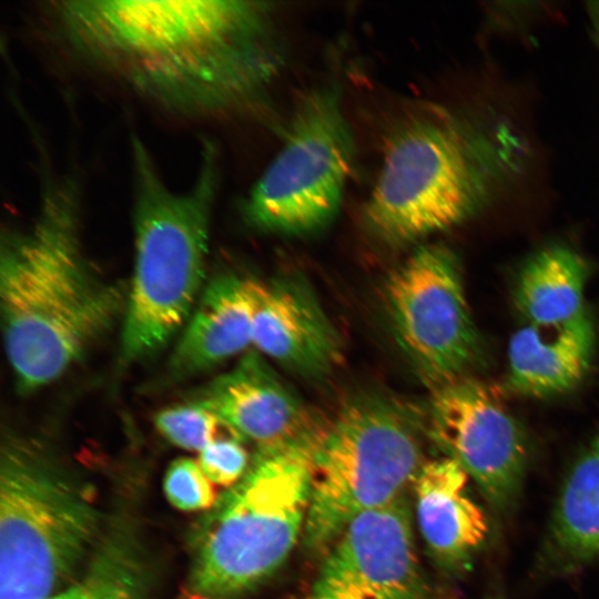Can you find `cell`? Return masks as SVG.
Listing matches in <instances>:
<instances>
[{
	"instance_id": "1",
	"label": "cell",
	"mask_w": 599,
	"mask_h": 599,
	"mask_svg": "<svg viewBox=\"0 0 599 599\" xmlns=\"http://www.w3.org/2000/svg\"><path fill=\"white\" fill-rule=\"evenodd\" d=\"M47 12L79 58L177 116L253 113L285 62L270 2L59 0Z\"/></svg>"
},
{
	"instance_id": "2",
	"label": "cell",
	"mask_w": 599,
	"mask_h": 599,
	"mask_svg": "<svg viewBox=\"0 0 599 599\" xmlns=\"http://www.w3.org/2000/svg\"><path fill=\"white\" fill-rule=\"evenodd\" d=\"M41 169L37 209L0 240L3 345L19 392H35L79 362L125 311L128 293L91 265L78 179Z\"/></svg>"
},
{
	"instance_id": "3",
	"label": "cell",
	"mask_w": 599,
	"mask_h": 599,
	"mask_svg": "<svg viewBox=\"0 0 599 599\" xmlns=\"http://www.w3.org/2000/svg\"><path fill=\"white\" fill-rule=\"evenodd\" d=\"M129 145L134 270L121 355L135 362L158 353L186 324L204 288L220 152L203 139L192 184L175 191L140 135L132 133Z\"/></svg>"
},
{
	"instance_id": "4",
	"label": "cell",
	"mask_w": 599,
	"mask_h": 599,
	"mask_svg": "<svg viewBox=\"0 0 599 599\" xmlns=\"http://www.w3.org/2000/svg\"><path fill=\"white\" fill-rule=\"evenodd\" d=\"M112 516L94 485L35 438L0 449V599H44L72 581Z\"/></svg>"
},
{
	"instance_id": "5",
	"label": "cell",
	"mask_w": 599,
	"mask_h": 599,
	"mask_svg": "<svg viewBox=\"0 0 599 599\" xmlns=\"http://www.w3.org/2000/svg\"><path fill=\"white\" fill-rule=\"evenodd\" d=\"M325 429L288 448L257 453L245 475L202 512L190 531L179 599H242L284 564L303 536Z\"/></svg>"
},
{
	"instance_id": "6",
	"label": "cell",
	"mask_w": 599,
	"mask_h": 599,
	"mask_svg": "<svg viewBox=\"0 0 599 599\" xmlns=\"http://www.w3.org/2000/svg\"><path fill=\"white\" fill-rule=\"evenodd\" d=\"M418 422L385 399H356L341 409L313 460L302 541L324 555L359 515L405 495L426 461Z\"/></svg>"
},
{
	"instance_id": "7",
	"label": "cell",
	"mask_w": 599,
	"mask_h": 599,
	"mask_svg": "<svg viewBox=\"0 0 599 599\" xmlns=\"http://www.w3.org/2000/svg\"><path fill=\"white\" fill-rule=\"evenodd\" d=\"M479 190L466 130L445 111L425 108L392 130L363 222L383 242L412 243L465 220Z\"/></svg>"
},
{
	"instance_id": "8",
	"label": "cell",
	"mask_w": 599,
	"mask_h": 599,
	"mask_svg": "<svg viewBox=\"0 0 599 599\" xmlns=\"http://www.w3.org/2000/svg\"><path fill=\"white\" fill-rule=\"evenodd\" d=\"M276 155L240 204L250 226L301 235L337 216L356 155L339 81L307 90L296 102Z\"/></svg>"
},
{
	"instance_id": "9",
	"label": "cell",
	"mask_w": 599,
	"mask_h": 599,
	"mask_svg": "<svg viewBox=\"0 0 599 599\" xmlns=\"http://www.w3.org/2000/svg\"><path fill=\"white\" fill-rule=\"evenodd\" d=\"M384 302L395 337L435 388L464 376L481 355L457 258L444 245L415 250L387 277Z\"/></svg>"
},
{
	"instance_id": "10",
	"label": "cell",
	"mask_w": 599,
	"mask_h": 599,
	"mask_svg": "<svg viewBox=\"0 0 599 599\" xmlns=\"http://www.w3.org/2000/svg\"><path fill=\"white\" fill-rule=\"evenodd\" d=\"M427 425L444 456L461 466L495 509L514 506L528 463V439L486 385L463 376L435 388Z\"/></svg>"
},
{
	"instance_id": "11",
	"label": "cell",
	"mask_w": 599,
	"mask_h": 599,
	"mask_svg": "<svg viewBox=\"0 0 599 599\" xmlns=\"http://www.w3.org/2000/svg\"><path fill=\"white\" fill-rule=\"evenodd\" d=\"M406 494L353 519L303 599H426Z\"/></svg>"
},
{
	"instance_id": "12",
	"label": "cell",
	"mask_w": 599,
	"mask_h": 599,
	"mask_svg": "<svg viewBox=\"0 0 599 599\" xmlns=\"http://www.w3.org/2000/svg\"><path fill=\"white\" fill-rule=\"evenodd\" d=\"M197 399L232 435L253 444L257 453L288 448L326 428L254 352L215 378Z\"/></svg>"
},
{
	"instance_id": "13",
	"label": "cell",
	"mask_w": 599,
	"mask_h": 599,
	"mask_svg": "<svg viewBox=\"0 0 599 599\" xmlns=\"http://www.w3.org/2000/svg\"><path fill=\"white\" fill-rule=\"evenodd\" d=\"M252 345L260 354L305 376H321L341 361L339 335L304 285L257 281Z\"/></svg>"
},
{
	"instance_id": "14",
	"label": "cell",
	"mask_w": 599,
	"mask_h": 599,
	"mask_svg": "<svg viewBox=\"0 0 599 599\" xmlns=\"http://www.w3.org/2000/svg\"><path fill=\"white\" fill-rule=\"evenodd\" d=\"M256 285L232 273L211 278L170 358L173 377L196 375L252 345Z\"/></svg>"
},
{
	"instance_id": "15",
	"label": "cell",
	"mask_w": 599,
	"mask_h": 599,
	"mask_svg": "<svg viewBox=\"0 0 599 599\" xmlns=\"http://www.w3.org/2000/svg\"><path fill=\"white\" fill-rule=\"evenodd\" d=\"M468 474L443 456L426 460L414 488L416 520L420 535L441 565L467 562L487 539V516L468 489Z\"/></svg>"
},
{
	"instance_id": "16",
	"label": "cell",
	"mask_w": 599,
	"mask_h": 599,
	"mask_svg": "<svg viewBox=\"0 0 599 599\" xmlns=\"http://www.w3.org/2000/svg\"><path fill=\"white\" fill-rule=\"evenodd\" d=\"M596 329L586 309L562 324L525 323L508 344V384L517 393L547 397L566 393L586 376Z\"/></svg>"
},
{
	"instance_id": "17",
	"label": "cell",
	"mask_w": 599,
	"mask_h": 599,
	"mask_svg": "<svg viewBox=\"0 0 599 599\" xmlns=\"http://www.w3.org/2000/svg\"><path fill=\"white\" fill-rule=\"evenodd\" d=\"M153 567L138 527L113 515L82 571L44 599H151Z\"/></svg>"
},
{
	"instance_id": "18",
	"label": "cell",
	"mask_w": 599,
	"mask_h": 599,
	"mask_svg": "<svg viewBox=\"0 0 599 599\" xmlns=\"http://www.w3.org/2000/svg\"><path fill=\"white\" fill-rule=\"evenodd\" d=\"M587 276L588 266L577 252L561 245L546 247L520 270L514 292L515 305L525 323L562 324L585 311Z\"/></svg>"
},
{
	"instance_id": "19",
	"label": "cell",
	"mask_w": 599,
	"mask_h": 599,
	"mask_svg": "<svg viewBox=\"0 0 599 599\" xmlns=\"http://www.w3.org/2000/svg\"><path fill=\"white\" fill-rule=\"evenodd\" d=\"M560 559L580 564L599 558V434L571 467L550 528Z\"/></svg>"
},
{
	"instance_id": "20",
	"label": "cell",
	"mask_w": 599,
	"mask_h": 599,
	"mask_svg": "<svg viewBox=\"0 0 599 599\" xmlns=\"http://www.w3.org/2000/svg\"><path fill=\"white\" fill-rule=\"evenodd\" d=\"M154 425L171 444L199 453L219 438V429L224 427L217 415L200 399L160 410Z\"/></svg>"
},
{
	"instance_id": "21",
	"label": "cell",
	"mask_w": 599,
	"mask_h": 599,
	"mask_svg": "<svg viewBox=\"0 0 599 599\" xmlns=\"http://www.w3.org/2000/svg\"><path fill=\"white\" fill-rule=\"evenodd\" d=\"M163 490L173 507L186 512H205L219 498L199 461L190 457H179L169 465Z\"/></svg>"
},
{
	"instance_id": "22",
	"label": "cell",
	"mask_w": 599,
	"mask_h": 599,
	"mask_svg": "<svg viewBox=\"0 0 599 599\" xmlns=\"http://www.w3.org/2000/svg\"><path fill=\"white\" fill-rule=\"evenodd\" d=\"M202 470L215 485H235L247 471L251 461L243 441L235 436L219 437L199 453Z\"/></svg>"
},
{
	"instance_id": "23",
	"label": "cell",
	"mask_w": 599,
	"mask_h": 599,
	"mask_svg": "<svg viewBox=\"0 0 599 599\" xmlns=\"http://www.w3.org/2000/svg\"><path fill=\"white\" fill-rule=\"evenodd\" d=\"M596 17L598 18V19H597V20H598V22H597V24H596V26H597V29H598V34H599V14H596Z\"/></svg>"
}]
</instances>
